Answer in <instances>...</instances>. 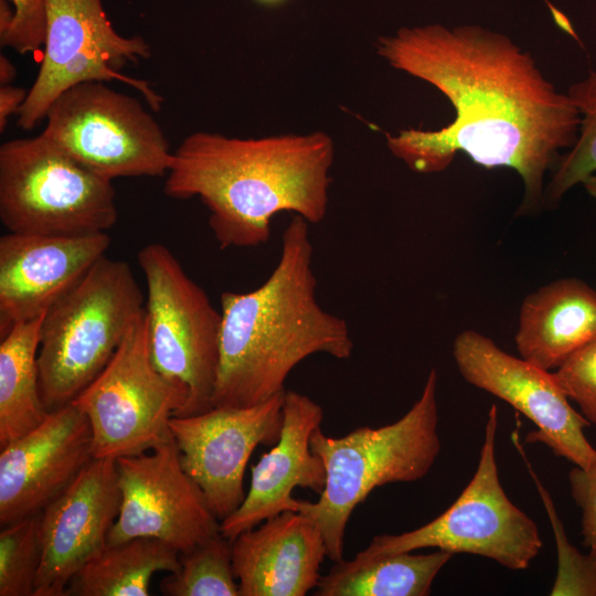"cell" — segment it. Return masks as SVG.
I'll return each instance as SVG.
<instances>
[{
  "label": "cell",
  "mask_w": 596,
  "mask_h": 596,
  "mask_svg": "<svg viewBox=\"0 0 596 596\" xmlns=\"http://www.w3.org/2000/svg\"><path fill=\"white\" fill-rule=\"evenodd\" d=\"M390 66L435 86L456 116L438 130L386 134L411 170L436 173L458 152L487 168L513 169L524 183L520 213L544 202V175L578 136L581 114L534 58L507 35L479 25L402 28L376 41Z\"/></svg>",
  "instance_id": "obj_1"
},
{
  "label": "cell",
  "mask_w": 596,
  "mask_h": 596,
  "mask_svg": "<svg viewBox=\"0 0 596 596\" xmlns=\"http://www.w3.org/2000/svg\"><path fill=\"white\" fill-rule=\"evenodd\" d=\"M333 159V140L323 131L260 138L198 131L172 153L163 192L199 198L221 249L256 247L270 238L277 213L309 224L324 220Z\"/></svg>",
  "instance_id": "obj_2"
},
{
  "label": "cell",
  "mask_w": 596,
  "mask_h": 596,
  "mask_svg": "<svg viewBox=\"0 0 596 596\" xmlns=\"http://www.w3.org/2000/svg\"><path fill=\"white\" fill-rule=\"evenodd\" d=\"M309 223L295 215L284 230L269 277L246 292L221 296L220 364L212 407H246L284 393L290 372L310 355L349 359L344 319L317 300Z\"/></svg>",
  "instance_id": "obj_3"
},
{
  "label": "cell",
  "mask_w": 596,
  "mask_h": 596,
  "mask_svg": "<svg viewBox=\"0 0 596 596\" xmlns=\"http://www.w3.org/2000/svg\"><path fill=\"white\" fill-rule=\"evenodd\" d=\"M437 372L428 373L418 400L394 423L358 427L341 437L313 430L310 446L326 467V486L315 502L298 511L320 530L327 557L343 558L344 533L354 509L379 487L424 478L440 453L437 432Z\"/></svg>",
  "instance_id": "obj_4"
},
{
  "label": "cell",
  "mask_w": 596,
  "mask_h": 596,
  "mask_svg": "<svg viewBox=\"0 0 596 596\" xmlns=\"http://www.w3.org/2000/svg\"><path fill=\"white\" fill-rule=\"evenodd\" d=\"M145 300L130 265L105 255L44 313L38 364L47 412L72 403L100 374Z\"/></svg>",
  "instance_id": "obj_5"
},
{
  "label": "cell",
  "mask_w": 596,
  "mask_h": 596,
  "mask_svg": "<svg viewBox=\"0 0 596 596\" xmlns=\"http://www.w3.org/2000/svg\"><path fill=\"white\" fill-rule=\"evenodd\" d=\"M118 219L113 181L41 134L0 147V220L10 233L107 232Z\"/></svg>",
  "instance_id": "obj_6"
},
{
  "label": "cell",
  "mask_w": 596,
  "mask_h": 596,
  "mask_svg": "<svg viewBox=\"0 0 596 596\" xmlns=\"http://www.w3.org/2000/svg\"><path fill=\"white\" fill-rule=\"evenodd\" d=\"M147 296L149 351L158 371L188 394L179 416L212 408L220 364L222 315L161 243L137 254Z\"/></svg>",
  "instance_id": "obj_7"
},
{
  "label": "cell",
  "mask_w": 596,
  "mask_h": 596,
  "mask_svg": "<svg viewBox=\"0 0 596 596\" xmlns=\"http://www.w3.org/2000/svg\"><path fill=\"white\" fill-rule=\"evenodd\" d=\"M498 408L491 405L476 472L440 515L412 531L374 536L359 553L366 556L435 547L488 557L524 570L542 549L535 522L507 497L498 475L494 441Z\"/></svg>",
  "instance_id": "obj_8"
},
{
  "label": "cell",
  "mask_w": 596,
  "mask_h": 596,
  "mask_svg": "<svg viewBox=\"0 0 596 596\" xmlns=\"http://www.w3.org/2000/svg\"><path fill=\"white\" fill-rule=\"evenodd\" d=\"M104 83L83 82L62 92L41 135L110 181L167 174L173 152L159 124L138 99Z\"/></svg>",
  "instance_id": "obj_9"
},
{
  "label": "cell",
  "mask_w": 596,
  "mask_h": 596,
  "mask_svg": "<svg viewBox=\"0 0 596 596\" xmlns=\"http://www.w3.org/2000/svg\"><path fill=\"white\" fill-rule=\"evenodd\" d=\"M188 394L152 362L145 309L100 374L72 402L87 418L94 458L117 459L149 451L172 435Z\"/></svg>",
  "instance_id": "obj_10"
},
{
  "label": "cell",
  "mask_w": 596,
  "mask_h": 596,
  "mask_svg": "<svg viewBox=\"0 0 596 596\" xmlns=\"http://www.w3.org/2000/svg\"><path fill=\"white\" fill-rule=\"evenodd\" d=\"M46 34L36 78L18 113V126L33 129L52 102L83 82L120 81L143 95L152 110L162 97L142 79L123 75L126 64L150 57L141 36H123L107 19L100 0H45Z\"/></svg>",
  "instance_id": "obj_11"
},
{
  "label": "cell",
  "mask_w": 596,
  "mask_h": 596,
  "mask_svg": "<svg viewBox=\"0 0 596 596\" xmlns=\"http://www.w3.org/2000/svg\"><path fill=\"white\" fill-rule=\"evenodd\" d=\"M116 467L120 508L108 544L152 538L183 553L221 532L172 436L149 451L117 458Z\"/></svg>",
  "instance_id": "obj_12"
},
{
  "label": "cell",
  "mask_w": 596,
  "mask_h": 596,
  "mask_svg": "<svg viewBox=\"0 0 596 596\" xmlns=\"http://www.w3.org/2000/svg\"><path fill=\"white\" fill-rule=\"evenodd\" d=\"M453 355L468 383L503 400L538 427L526 440L544 443L583 469L596 464V449L584 434L590 424L573 408L554 373L507 353L473 330L456 337Z\"/></svg>",
  "instance_id": "obj_13"
},
{
  "label": "cell",
  "mask_w": 596,
  "mask_h": 596,
  "mask_svg": "<svg viewBox=\"0 0 596 596\" xmlns=\"http://www.w3.org/2000/svg\"><path fill=\"white\" fill-rule=\"evenodd\" d=\"M285 392L253 406H215L170 419L182 467L220 521L245 498L244 473L255 448L278 441Z\"/></svg>",
  "instance_id": "obj_14"
},
{
  "label": "cell",
  "mask_w": 596,
  "mask_h": 596,
  "mask_svg": "<svg viewBox=\"0 0 596 596\" xmlns=\"http://www.w3.org/2000/svg\"><path fill=\"white\" fill-rule=\"evenodd\" d=\"M0 449L1 526L42 512L94 459L89 423L72 403Z\"/></svg>",
  "instance_id": "obj_15"
},
{
  "label": "cell",
  "mask_w": 596,
  "mask_h": 596,
  "mask_svg": "<svg viewBox=\"0 0 596 596\" xmlns=\"http://www.w3.org/2000/svg\"><path fill=\"white\" fill-rule=\"evenodd\" d=\"M120 508L116 459L94 458L41 512L34 596H65L72 577L107 544Z\"/></svg>",
  "instance_id": "obj_16"
},
{
  "label": "cell",
  "mask_w": 596,
  "mask_h": 596,
  "mask_svg": "<svg viewBox=\"0 0 596 596\" xmlns=\"http://www.w3.org/2000/svg\"><path fill=\"white\" fill-rule=\"evenodd\" d=\"M107 232L0 237V337L43 316L106 255Z\"/></svg>",
  "instance_id": "obj_17"
},
{
  "label": "cell",
  "mask_w": 596,
  "mask_h": 596,
  "mask_svg": "<svg viewBox=\"0 0 596 596\" xmlns=\"http://www.w3.org/2000/svg\"><path fill=\"white\" fill-rule=\"evenodd\" d=\"M278 441L252 468L251 485L242 504L221 521V533L234 540L242 532L284 511H298L297 487L320 494L326 467L312 451L310 437L321 426L322 407L308 395L286 390Z\"/></svg>",
  "instance_id": "obj_18"
},
{
  "label": "cell",
  "mask_w": 596,
  "mask_h": 596,
  "mask_svg": "<svg viewBox=\"0 0 596 596\" xmlns=\"http://www.w3.org/2000/svg\"><path fill=\"white\" fill-rule=\"evenodd\" d=\"M324 557L319 528L299 511L274 515L232 543L240 596H305L317 587Z\"/></svg>",
  "instance_id": "obj_19"
},
{
  "label": "cell",
  "mask_w": 596,
  "mask_h": 596,
  "mask_svg": "<svg viewBox=\"0 0 596 596\" xmlns=\"http://www.w3.org/2000/svg\"><path fill=\"white\" fill-rule=\"evenodd\" d=\"M596 339V290L581 279L552 281L522 302L514 337L520 356L546 371Z\"/></svg>",
  "instance_id": "obj_20"
},
{
  "label": "cell",
  "mask_w": 596,
  "mask_h": 596,
  "mask_svg": "<svg viewBox=\"0 0 596 596\" xmlns=\"http://www.w3.org/2000/svg\"><path fill=\"white\" fill-rule=\"evenodd\" d=\"M453 553L436 550L428 554L402 552L375 556L358 553L340 560L321 575L316 596H426Z\"/></svg>",
  "instance_id": "obj_21"
},
{
  "label": "cell",
  "mask_w": 596,
  "mask_h": 596,
  "mask_svg": "<svg viewBox=\"0 0 596 596\" xmlns=\"http://www.w3.org/2000/svg\"><path fill=\"white\" fill-rule=\"evenodd\" d=\"M180 553L152 538L107 544L70 581L65 596H148L158 572H175Z\"/></svg>",
  "instance_id": "obj_22"
},
{
  "label": "cell",
  "mask_w": 596,
  "mask_h": 596,
  "mask_svg": "<svg viewBox=\"0 0 596 596\" xmlns=\"http://www.w3.org/2000/svg\"><path fill=\"white\" fill-rule=\"evenodd\" d=\"M43 316L15 323L1 337L0 448L35 428L49 413L41 398L38 364Z\"/></svg>",
  "instance_id": "obj_23"
},
{
  "label": "cell",
  "mask_w": 596,
  "mask_h": 596,
  "mask_svg": "<svg viewBox=\"0 0 596 596\" xmlns=\"http://www.w3.org/2000/svg\"><path fill=\"white\" fill-rule=\"evenodd\" d=\"M233 541L221 532L180 553L179 568L159 584L166 596H240L232 560Z\"/></svg>",
  "instance_id": "obj_24"
},
{
  "label": "cell",
  "mask_w": 596,
  "mask_h": 596,
  "mask_svg": "<svg viewBox=\"0 0 596 596\" xmlns=\"http://www.w3.org/2000/svg\"><path fill=\"white\" fill-rule=\"evenodd\" d=\"M567 94L581 114L578 136L562 155L544 189V202L554 206L574 185L596 172V72L572 84Z\"/></svg>",
  "instance_id": "obj_25"
},
{
  "label": "cell",
  "mask_w": 596,
  "mask_h": 596,
  "mask_svg": "<svg viewBox=\"0 0 596 596\" xmlns=\"http://www.w3.org/2000/svg\"><path fill=\"white\" fill-rule=\"evenodd\" d=\"M41 563V512L1 526L0 596H34Z\"/></svg>",
  "instance_id": "obj_26"
},
{
  "label": "cell",
  "mask_w": 596,
  "mask_h": 596,
  "mask_svg": "<svg viewBox=\"0 0 596 596\" xmlns=\"http://www.w3.org/2000/svg\"><path fill=\"white\" fill-rule=\"evenodd\" d=\"M528 467L549 512L556 539L558 567L550 595L596 596V554L589 552L583 555L570 544L546 489L529 464Z\"/></svg>",
  "instance_id": "obj_27"
},
{
  "label": "cell",
  "mask_w": 596,
  "mask_h": 596,
  "mask_svg": "<svg viewBox=\"0 0 596 596\" xmlns=\"http://www.w3.org/2000/svg\"><path fill=\"white\" fill-rule=\"evenodd\" d=\"M46 34L45 0H0V43L20 54L38 51Z\"/></svg>",
  "instance_id": "obj_28"
},
{
  "label": "cell",
  "mask_w": 596,
  "mask_h": 596,
  "mask_svg": "<svg viewBox=\"0 0 596 596\" xmlns=\"http://www.w3.org/2000/svg\"><path fill=\"white\" fill-rule=\"evenodd\" d=\"M553 372L570 401L596 426V339L571 354Z\"/></svg>",
  "instance_id": "obj_29"
},
{
  "label": "cell",
  "mask_w": 596,
  "mask_h": 596,
  "mask_svg": "<svg viewBox=\"0 0 596 596\" xmlns=\"http://www.w3.org/2000/svg\"><path fill=\"white\" fill-rule=\"evenodd\" d=\"M571 494L582 511L583 544L596 554V464L575 466L568 473Z\"/></svg>",
  "instance_id": "obj_30"
},
{
  "label": "cell",
  "mask_w": 596,
  "mask_h": 596,
  "mask_svg": "<svg viewBox=\"0 0 596 596\" xmlns=\"http://www.w3.org/2000/svg\"><path fill=\"white\" fill-rule=\"evenodd\" d=\"M28 92L24 88L2 85L0 87V130L7 127L8 118L12 114H18L24 104Z\"/></svg>",
  "instance_id": "obj_31"
},
{
  "label": "cell",
  "mask_w": 596,
  "mask_h": 596,
  "mask_svg": "<svg viewBox=\"0 0 596 596\" xmlns=\"http://www.w3.org/2000/svg\"><path fill=\"white\" fill-rule=\"evenodd\" d=\"M15 77L13 64L3 55L0 56V84L10 85Z\"/></svg>",
  "instance_id": "obj_32"
},
{
  "label": "cell",
  "mask_w": 596,
  "mask_h": 596,
  "mask_svg": "<svg viewBox=\"0 0 596 596\" xmlns=\"http://www.w3.org/2000/svg\"><path fill=\"white\" fill-rule=\"evenodd\" d=\"M583 185L586 189V191L596 199V172L587 177L583 181Z\"/></svg>",
  "instance_id": "obj_33"
},
{
  "label": "cell",
  "mask_w": 596,
  "mask_h": 596,
  "mask_svg": "<svg viewBox=\"0 0 596 596\" xmlns=\"http://www.w3.org/2000/svg\"><path fill=\"white\" fill-rule=\"evenodd\" d=\"M257 1L263 2V3L273 4V3L280 2L283 0H257Z\"/></svg>",
  "instance_id": "obj_34"
}]
</instances>
